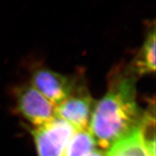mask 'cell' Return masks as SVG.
Listing matches in <instances>:
<instances>
[{
	"mask_svg": "<svg viewBox=\"0 0 156 156\" xmlns=\"http://www.w3.org/2000/svg\"><path fill=\"white\" fill-rule=\"evenodd\" d=\"M143 113L136 101L135 76L128 70L117 72L106 94L94 103L89 130L96 145L109 150L138 128Z\"/></svg>",
	"mask_w": 156,
	"mask_h": 156,
	"instance_id": "cell-1",
	"label": "cell"
},
{
	"mask_svg": "<svg viewBox=\"0 0 156 156\" xmlns=\"http://www.w3.org/2000/svg\"><path fill=\"white\" fill-rule=\"evenodd\" d=\"M76 131L70 123L58 117L44 125L35 127L31 133L38 156H63Z\"/></svg>",
	"mask_w": 156,
	"mask_h": 156,
	"instance_id": "cell-2",
	"label": "cell"
},
{
	"mask_svg": "<svg viewBox=\"0 0 156 156\" xmlns=\"http://www.w3.org/2000/svg\"><path fill=\"white\" fill-rule=\"evenodd\" d=\"M16 101L19 113L35 127L44 125L57 117L55 105L32 85L18 88Z\"/></svg>",
	"mask_w": 156,
	"mask_h": 156,
	"instance_id": "cell-3",
	"label": "cell"
},
{
	"mask_svg": "<svg viewBox=\"0 0 156 156\" xmlns=\"http://www.w3.org/2000/svg\"><path fill=\"white\" fill-rule=\"evenodd\" d=\"M94 105L86 87L78 85L70 96L55 106V115L76 130H89Z\"/></svg>",
	"mask_w": 156,
	"mask_h": 156,
	"instance_id": "cell-4",
	"label": "cell"
},
{
	"mask_svg": "<svg viewBox=\"0 0 156 156\" xmlns=\"http://www.w3.org/2000/svg\"><path fill=\"white\" fill-rule=\"evenodd\" d=\"M31 85L56 106L72 94L78 83L73 77L40 67L32 73Z\"/></svg>",
	"mask_w": 156,
	"mask_h": 156,
	"instance_id": "cell-5",
	"label": "cell"
},
{
	"mask_svg": "<svg viewBox=\"0 0 156 156\" xmlns=\"http://www.w3.org/2000/svg\"><path fill=\"white\" fill-rule=\"evenodd\" d=\"M155 70V29L148 32L143 44L130 65L128 71L134 76L154 72Z\"/></svg>",
	"mask_w": 156,
	"mask_h": 156,
	"instance_id": "cell-6",
	"label": "cell"
},
{
	"mask_svg": "<svg viewBox=\"0 0 156 156\" xmlns=\"http://www.w3.org/2000/svg\"><path fill=\"white\" fill-rule=\"evenodd\" d=\"M109 156H151L138 128L115 143L109 150Z\"/></svg>",
	"mask_w": 156,
	"mask_h": 156,
	"instance_id": "cell-7",
	"label": "cell"
},
{
	"mask_svg": "<svg viewBox=\"0 0 156 156\" xmlns=\"http://www.w3.org/2000/svg\"><path fill=\"white\" fill-rule=\"evenodd\" d=\"M96 146L89 130H76L68 141L63 156H86L94 150Z\"/></svg>",
	"mask_w": 156,
	"mask_h": 156,
	"instance_id": "cell-8",
	"label": "cell"
},
{
	"mask_svg": "<svg viewBox=\"0 0 156 156\" xmlns=\"http://www.w3.org/2000/svg\"><path fill=\"white\" fill-rule=\"evenodd\" d=\"M86 156H105V155L103 152H100V151L94 150V151H92V152L87 155Z\"/></svg>",
	"mask_w": 156,
	"mask_h": 156,
	"instance_id": "cell-9",
	"label": "cell"
},
{
	"mask_svg": "<svg viewBox=\"0 0 156 156\" xmlns=\"http://www.w3.org/2000/svg\"><path fill=\"white\" fill-rule=\"evenodd\" d=\"M107 156H109V155H107Z\"/></svg>",
	"mask_w": 156,
	"mask_h": 156,
	"instance_id": "cell-10",
	"label": "cell"
}]
</instances>
